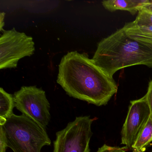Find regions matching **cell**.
<instances>
[{
	"mask_svg": "<svg viewBox=\"0 0 152 152\" xmlns=\"http://www.w3.org/2000/svg\"><path fill=\"white\" fill-rule=\"evenodd\" d=\"M14 97L15 107L22 115L46 129L50 120V104L43 90L35 86H23Z\"/></svg>",
	"mask_w": 152,
	"mask_h": 152,
	"instance_id": "obj_5",
	"label": "cell"
},
{
	"mask_svg": "<svg viewBox=\"0 0 152 152\" xmlns=\"http://www.w3.org/2000/svg\"><path fill=\"white\" fill-rule=\"evenodd\" d=\"M15 107L14 95L0 88V121H5L13 114Z\"/></svg>",
	"mask_w": 152,
	"mask_h": 152,
	"instance_id": "obj_10",
	"label": "cell"
},
{
	"mask_svg": "<svg viewBox=\"0 0 152 152\" xmlns=\"http://www.w3.org/2000/svg\"><path fill=\"white\" fill-rule=\"evenodd\" d=\"M94 64L109 77L126 67L144 65L152 68V45L140 42L118 29L98 43Z\"/></svg>",
	"mask_w": 152,
	"mask_h": 152,
	"instance_id": "obj_2",
	"label": "cell"
},
{
	"mask_svg": "<svg viewBox=\"0 0 152 152\" xmlns=\"http://www.w3.org/2000/svg\"><path fill=\"white\" fill-rule=\"evenodd\" d=\"M93 119L89 116L76 117L56 133L54 152H90Z\"/></svg>",
	"mask_w": 152,
	"mask_h": 152,
	"instance_id": "obj_4",
	"label": "cell"
},
{
	"mask_svg": "<svg viewBox=\"0 0 152 152\" xmlns=\"http://www.w3.org/2000/svg\"><path fill=\"white\" fill-rule=\"evenodd\" d=\"M5 13L4 12H1L0 14V31H2L4 27L5 23H4V19H5Z\"/></svg>",
	"mask_w": 152,
	"mask_h": 152,
	"instance_id": "obj_16",
	"label": "cell"
},
{
	"mask_svg": "<svg viewBox=\"0 0 152 152\" xmlns=\"http://www.w3.org/2000/svg\"><path fill=\"white\" fill-rule=\"evenodd\" d=\"M57 82L70 96L97 106L105 105L116 94L118 85L85 53L68 52L58 65Z\"/></svg>",
	"mask_w": 152,
	"mask_h": 152,
	"instance_id": "obj_1",
	"label": "cell"
},
{
	"mask_svg": "<svg viewBox=\"0 0 152 152\" xmlns=\"http://www.w3.org/2000/svg\"><path fill=\"white\" fill-rule=\"evenodd\" d=\"M142 8L148 10L152 12V0L150 1V2L149 3H148L146 5L144 6V7H142Z\"/></svg>",
	"mask_w": 152,
	"mask_h": 152,
	"instance_id": "obj_17",
	"label": "cell"
},
{
	"mask_svg": "<svg viewBox=\"0 0 152 152\" xmlns=\"http://www.w3.org/2000/svg\"><path fill=\"white\" fill-rule=\"evenodd\" d=\"M123 28L130 38L152 45V26H137L131 22L125 23Z\"/></svg>",
	"mask_w": 152,
	"mask_h": 152,
	"instance_id": "obj_9",
	"label": "cell"
},
{
	"mask_svg": "<svg viewBox=\"0 0 152 152\" xmlns=\"http://www.w3.org/2000/svg\"><path fill=\"white\" fill-rule=\"evenodd\" d=\"M132 22L137 26H152V11L141 8L139 10L136 19Z\"/></svg>",
	"mask_w": 152,
	"mask_h": 152,
	"instance_id": "obj_12",
	"label": "cell"
},
{
	"mask_svg": "<svg viewBox=\"0 0 152 152\" xmlns=\"http://www.w3.org/2000/svg\"><path fill=\"white\" fill-rule=\"evenodd\" d=\"M133 152H138L137 151H136V150H133Z\"/></svg>",
	"mask_w": 152,
	"mask_h": 152,
	"instance_id": "obj_18",
	"label": "cell"
},
{
	"mask_svg": "<svg viewBox=\"0 0 152 152\" xmlns=\"http://www.w3.org/2000/svg\"><path fill=\"white\" fill-rule=\"evenodd\" d=\"M6 133L7 145L14 152H41L51 140L46 129L23 115L13 113L0 121Z\"/></svg>",
	"mask_w": 152,
	"mask_h": 152,
	"instance_id": "obj_3",
	"label": "cell"
},
{
	"mask_svg": "<svg viewBox=\"0 0 152 152\" xmlns=\"http://www.w3.org/2000/svg\"><path fill=\"white\" fill-rule=\"evenodd\" d=\"M151 0H107L102 1L105 9L110 12L117 10L128 11L135 15L140 9L150 2Z\"/></svg>",
	"mask_w": 152,
	"mask_h": 152,
	"instance_id": "obj_8",
	"label": "cell"
},
{
	"mask_svg": "<svg viewBox=\"0 0 152 152\" xmlns=\"http://www.w3.org/2000/svg\"><path fill=\"white\" fill-rule=\"evenodd\" d=\"M7 145L6 133L3 127L0 125V152H6Z\"/></svg>",
	"mask_w": 152,
	"mask_h": 152,
	"instance_id": "obj_14",
	"label": "cell"
},
{
	"mask_svg": "<svg viewBox=\"0 0 152 152\" xmlns=\"http://www.w3.org/2000/svg\"><path fill=\"white\" fill-rule=\"evenodd\" d=\"M34 45L32 37L15 28L3 31L0 37V69L16 68L19 60L34 54Z\"/></svg>",
	"mask_w": 152,
	"mask_h": 152,
	"instance_id": "obj_6",
	"label": "cell"
},
{
	"mask_svg": "<svg viewBox=\"0 0 152 152\" xmlns=\"http://www.w3.org/2000/svg\"><path fill=\"white\" fill-rule=\"evenodd\" d=\"M152 142V118L150 116L144 129L132 145V149L138 152H143L146 147Z\"/></svg>",
	"mask_w": 152,
	"mask_h": 152,
	"instance_id": "obj_11",
	"label": "cell"
},
{
	"mask_svg": "<svg viewBox=\"0 0 152 152\" xmlns=\"http://www.w3.org/2000/svg\"><path fill=\"white\" fill-rule=\"evenodd\" d=\"M151 152H152V151H151Z\"/></svg>",
	"mask_w": 152,
	"mask_h": 152,
	"instance_id": "obj_19",
	"label": "cell"
},
{
	"mask_svg": "<svg viewBox=\"0 0 152 152\" xmlns=\"http://www.w3.org/2000/svg\"><path fill=\"white\" fill-rule=\"evenodd\" d=\"M149 106L145 96L130 101L128 114L121 130V144L127 149L132 145L150 116Z\"/></svg>",
	"mask_w": 152,
	"mask_h": 152,
	"instance_id": "obj_7",
	"label": "cell"
},
{
	"mask_svg": "<svg viewBox=\"0 0 152 152\" xmlns=\"http://www.w3.org/2000/svg\"><path fill=\"white\" fill-rule=\"evenodd\" d=\"M127 148L124 147H113L104 144L99 148L97 152H127Z\"/></svg>",
	"mask_w": 152,
	"mask_h": 152,
	"instance_id": "obj_13",
	"label": "cell"
},
{
	"mask_svg": "<svg viewBox=\"0 0 152 152\" xmlns=\"http://www.w3.org/2000/svg\"><path fill=\"white\" fill-rule=\"evenodd\" d=\"M145 96L150 108V117L152 118V79L148 83L147 91Z\"/></svg>",
	"mask_w": 152,
	"mask_h": 152,
	"instance_id": "obj_15",
	"label": "cell"
}]
</instances>
